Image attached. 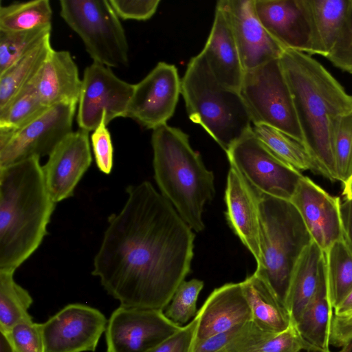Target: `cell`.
I'll return each mask as SVG.
<instances>
[{"instance_id": "cell-9", "label": "cell", "mask_w": 352, "mask_h": 352, "mask_svg": "<svg viewBox=\"0 0 352 352\" xmlns=\"http://www.w3.org/2000/svg\"><path fill=\"white\" fill-rule=\"evenodd\" d=\"M234 168L258 193L289 201L301 172L276 157L252 129L226 152Z\"/></svg>"}, {"instance_id": "cell-44", "label": "cell", "mask_w": 352, "mask_h": 352, "mask_svg": "<svg viewBox=\"0 0 352 352\" xmlns=\"http://www.w3.org/2000/svg\"><path fill=\"white\" fill-rule=\"evenodd\" d=\"M342 195L344 199H352V175L349 177L343 183Z\"/></svg>"}, {"instance_id": "cell-32", "label": "cell", "mask_w": 352, "mask_h": 352, "mask_svg": "<svg viewBox=\"0 0 352 352\" xmlns=\"http://www.w3.org/2000/svg\"><path fill=\"white\" fill-rule=\"evenodd\" d=\"M15 271L0 270V331L6 332L17 323L32 318L28 309L33 300L14 279Z\"/></svg>"}, {"instance_id": "cell-36", "label": "cell", "mask_w": 352, "mask_h": 352, "mask_svg": "<svg viewBox=\"0 0 352 352\" xmlns=\"http://www.w3.org/2000/svg\"><path fill=\"white\" fill-rule=\"evenodd\" d=\"M203 287L204 282L201 280H184L164 310L165 316L179 326L186 324L196 316L197 301Z\"/></svg>"}, {"instance_id": "cell-46", "label": "cell", "mask_w": 352, "mask_h": 352, "mask_svg": "<svg viewBox=\"0 0 352 352\" xmlns=\"http://www.w3.org/2000/svg\"><path fill=\"white\" fill-rule=\"evenodd\" d=\"M339 352H352V338L342 347Z\"/></svg>"}, {"instance_id": "cell-24", "label": "cell", "mask_w": 352, "mask_h": 352, "mask_svg": "<svg viewBox=\"0 0 352 352\" xmlns=\"http://www.w3.org/2000/svg\"><path fill=\"white\" fill-rule=\"evenodd\" d=\"M324 266V252L312 241L300 254L291 276L286 307L295 325L316 293Z\"/></svg>"}, {"instance_id": "cell-18", "label": "cell", "mask_w": 352, "mask_h": 352, "mask_svg": "<svg viewBox=\"0 0 352 352\" xmlns=\"http://www.w3.org/2000/svg\"><path fill=\"white\" fill-rule=\"evenodd\" d=\"M254 7L263 26L284 50L310 55V30L301 0H254Z\"/></svg>"}, {"instance_id": "cell-29", "label": "cell", "mask_w": 352, "mask_h": 352, "mask_svg": "<svg viewBox=\"0 0 352 352\" xmlns=\"http://www.w3.org/2000/svg\"><path fill=\"white\" fill-rule=\"evenodd\" d=\"M252 131L270 151L292 168L301 173L309 170L323 176L321 168L306 148L285 133L264 124H252Z\"/></svg>"}, {"instance_id": "cell-38", "label": "cell", "mask_w": 352, "mask_h": 352, "mask_svg": "<svg viewBox=\"0 0 352 352\" xmlns=\"http://www.w3.org/2000/svg\"><path fill=\"white\" fill-rule=\"evenodd\" d=\"M327 58L335 67L352 74V0H349L343 25Z\"/></svg>"}, {"instance_id": "cell-40", "label": "cell", "mask_w": 352, "mask_h": 352, "mask_svg": "<svg viewBox=\"0 0 352 352\" xmlns=\"http://www.w3.org/2000/svg\"><path fill=\"white\" fill-rule=\"evenodd\" d=\"M105 116L103 113L100 123L93 131L91 141L97 167L102 173L108 175L113 168V148Z\"/></svg>"}, {"instance_id": "cell-17", "label": "cell", "mask_w": 352, "mask_h": 352, "mask_svg": "<svg viewBox=\"0 0 352 352\" xmlns=\"http://www.w3.org/2000/svg\"><path fill=\"white\" fill-rule=\"evenodd\" d=\"M91 160L89 132L82 129L72 132L54 148L42 169L55 203L73 196Z\"/></svg>"}, {"instance_id": "cell-4", "label": "cell", "mask_w": 352, "mask_h": 352, "mask_svg": "<svg viewBox=\"0 0 352 352\" xmlns=\"http://www.w3.org/2000/svg\"><path fill=\"white\" fill-rule=\"evenodd\" d=\"M151 145L154 177L161 194L192 230L203 231L204 206L215 195L212 171L180 129L167 124L154 129Z\"/></svg>"}, {"instance_id": "cell-42", "label": "cell", "mask_w": 352, "mask_h": 352, "mask_svg": "<svg viewBox=\"0 0 352 352\" xmlns=\"http://www.w3.org/2000/svg\"><path fill=\"white\" fill-rule=\"evenodd\" d=\"M198 324L197 316L175 333L148 352H190Z\"/></svg>"}, {"instance_id": "cell-25", "label": "cell", "mask_w": 352, "mask_h": 352, "mask_svg": "<svg viewBox=\"0 0 352 352\" xmlns=\"http://www.w3.org/2000/svg\"><path fill=\"white\" fill-rule=\"evenodd\" d=\"M315 347L301 336L294 323L282 332L272 333L250 320L238 328L223 352H300Z\"/></svg>"}, {"instance_id": "cell-34", "label": "cell", "mask_w": 352, "mask_h": 352, "mask_svg": "<svg viewBox=\"0 0 352 352\" xmlns=\"http://www.w3.org/2000/svg\"><path fill=\"white\" fill-rule=\"evenodd\" d=\"M52 25L8 32L0 30V74L50 36Z\"/></svg>"}, {"instance_id": "cell-37", "label": "cell", "mask_w": 352, "mask_h": 352, "mask_svg": "<svg viewBox=\"0 0 352 352\" xmlns=\"http://www.w3.org/2000/svg\"><path fill=\"white\" fill-rule=\"evenodd\" d=\"M12 352H45L41 323H36L32 318L24 320L6 332Z\"/></svg>"}, {"instance_id": "cell-2", "label": "cell", "mask_w": 352, "mask_h": 352, "mask_svg": "<svg viewBox=\"0 0 352 352\" xmlns=\"http://www.w3.org/2000/svg\"><path fill=\"white\" fill-rule=\"evenodd\" d=\"M280 62L293 96L307 151L321 168L323 177L337 181L333 122L352 111V95L311 55L285 50Z\"/></svg>"}, {"instance_id": "cell-11", "label": "cell", "mask_w": 352, "mask_h": 352, "mask_svg": "<svg viewBox=\"0 0 352 352\" xmlns=\"http://www.w3.org/2000/svg\"><path fill=\"white\" fill-rule=\"evenodd\" d=\"M133 89L134 85L119 78L110 67L93 62L82 79L76 118L79 129L94 131L103 113L107 125L115 118H125Z\"/></svg>"}, {"instance_id": "cell-30", "label": "cell", "mask_w": 352, "mask_h": 352, "mask_svg": "<svg viewBox=\"0 0 352 352\" xmlns=\"http://www.w3.org/2000/svg\"><path fill=\"white\" fill-rule=\"evenodd\" d=\"M328 298L333 309L352 291V252L345 239L324 253Z\"/></svg>"}, {"instance_id": "cell-35", "label": "cell", "mask_w": 352, "mask_h": 352, "mask_svg": "<svg viewBox=\"0 0 352 352\" xmlns=\"http://www.w3.org/2000/svg\"><path fill=\"white\" fill-rule=\"evenodd\" d=\"M333 147L337 181L343 183L352 175V111L334 120Z\"/></svg>"}, {"instance_id": "cell-41", "label": "cell", "mask_w": 352, "mask_h": 352, "mask_svg": "<svg viewBox=\"0 0 352 352\" xmlns=\"http://www.w3.org/2000/svg\"><path fill=\"white\" fill-rule=\"evenodd\" d=\"M117 16L123 20L146 21L156 12L160 0H109Z\"/></svg>"}, {"instance_id": "cell-43", "label": "cell", "mask_w": 352, "mask_h": 352, "mask_svg": "<svg viewBox=\"0 0 352 352\" xmlns=\"http://www.w3.org/2000/svg\"><path fill=\"white\" fill-rule=\"evenodd\" d=\"M344 239L352 252V199H344L341 204Z\"/></svg>"}, {"instance_id": "cell-31", "label": "cell", "mask_w": 352, "mask_h": 352, "mask_svg": "<svg viewBox=\"0 0 352 352\" xmlns=\"http://www.w3.org/2000/svg\"><path fill=\"white\" fill-rule=\"evenodd\" d=\"M47 108L43 103L33 79L0 109V133H11L20 129Z\"/></svg>"}, {"instance_id": "cell-15", "label": "cell", "mask_w": 352, "mask_h": 352, "mask_svg": "<svg viewBox=\"0 0 352 352\" xmlns=\"http://www.w3.org/2000/svg\"><path fill=\"white\" fill-rule=\"evenodd\" d=\"M289 201L299 212L312 241L324 253L334 243L344 239L339 197L330 195L302 175Z\"/></svg>"}, {"instance_id": "cell-6", "label": "cell", "mask_w": 352, "mask_h": 352, "mask_svg": "<svg viewBox=\"0 0 352 352\" xmlns=\"http://www.w3.org/2000/svg\"><path fill=\"white\" fill-rule=\"evenodd\" d=\"M258 208L261 258L254 273L286 307L293 269L312 239L290 201L259 194Z\"/></svg>"}, {"instance_id": "cell-33", "label": "cell", "mask_w": 352, "mask_h": 352, "mask_svg": "<svg viewBox=\"0 0 352 352\" xmlns=\"http://www.w3.org/2000/svg\"><path fill=\"white\" fill-rule=\"evenodd\" d=\"M52 10L48 0H35L0 6V30L15 32L50 25Z\"/></svg>"}, {"instance_id": "cell-3", "label": "cell", "mask_w": 352, "mask_h": 352, "mask_svg": "<svg viewBox=\"0 0 352 352\" xmlns=\"http://www.w3.org/2000/svg\"><path fill=\"white\" fill-rule=\"evenodd\" d=\"M55 205L39 158L0 168V270L15 271L38 249Z\"/></svg>"}, {"instance_id": "cell-14", "label": "cell", "mask_w": 352, "mask_h": 352, "mask_svg": "<svg viewBox=\"0 0 352 352\" xmlns=\"http://www.w3.org/2000/svg\"><path fill=\"white\" fill-rule=\"evenodd\" d=\"M181 82L174 65L159 62L134 85L125 118L152 130L167 124L175 113L181 94Z\"/></svg>"}, {"instance_id": "cell-13", "label": "cell", "mask_w": 352, "mask_h": 352, "mask_svg": "<svg viewBox=\"0 0 352 352\" xmlns=\"http://www.w3.org/2000/svg\"><path fill=\"white\" fill-rule=\"evenodd\" d=\"M107 322L97 309L67 305L41 323L45 352L95 351Z\"/></svg>"}, {"instance_id": "cell-19", "label": "cell", "mask_w": 352, "mask_h": 352, "mask_svg": "<svg viewBox=\"0 0 352 352\" xmlns=\"http://www.w3.org/2000/svg\"><path fill=\"white\" fill-rule=\"evenodd\" d=\"M258 195L239 173L230 167L224 197L226 218L256 263L261 258Z\"/></svg>"}, {"instance_id": "cell-12", "label": "cell", "mask_w": 352, "mask_h": 352, "mask_svg": "<svg viewBox=\"0 0 352 352\" xmlns=\"http://www.w3.org/2000/svg\"><path fill=\"white\" fill-rule=\"evenodd\" d=\"M181 327L163 310L120 306L107 322V352H148Z\"/></svg>"}, {"instance_id": "cell-39", "label": "cell", "mask_w": 352, "mask_h": 352, "mask_svg": "<svg viewBox=\"0 0 352 352\" xmlns=\"http://www.w3.org/2000/svg\"><path fill=\"white\" fill-rule=\"evenodd\" d=\"M352 338V291L334 308L329 345L342 347Z\"/></svg>"}, {"instance_id": "cell-27", "label": "cell", "mask_w": 352, "mask_h": 352, "mask_svg": "<svg viewBox=\"0 0 352 352\" xmlns=\"http://www.w3.org/2000/svg\"><path fill=\"white\" fill-rule=\"evenodd\" d=\"M332 316L333 308L328 298L324 266L316 292L296 326L301 336L310 344L322 350H329Z\"/></svg>"}, {"instance_id": "cell-5", "label": "cell", "mask_w": 352, "mask_h": 352, "mask_svg": "<svg viewBox=\"0 0 352 352\" xmlns=\"http://www.w3.org/2000/svg\"><path fill=\"white\" fill-rule=\"evenodd\" d=\"M181 94L189 119L201 125L226 153L252 129V122L239 91L215 78L201 52L187 65Z\"/></svg>"}, {"instance_id": "cell-7", "label": "cell", "mask_w": 352, "mask_h": 352, "mask_svg": "<svg viewBox=\"0 0 352 352\" xmlns=\"http://www.w3.org/2000/svg\"><path fill=\"white\" fill-rule=\"evenodd\" d=\"M239 93L252 124H264L277 129L300 143L307 151L306 139L280 58L244 71Z\"/></svg>"}, {"instance_id": "cell-45", "label": "cell", "mask_w": 352, "mask_h": 352, "mask_svg": "<svg viewBox=\"0 0 352 352\" xmlns=\"http://www.w3.org/2000/svg\"><path fill=\"white\" fill-rule=\"evenodd\" d=\"M0 333L1 352H12L10 344L6 336L3 333Z\"/></svg>"}, {"instance_id": "cell-8", "label": "cell", "mask_w": 352, "mask_h": 352, "mask_svg": "<svg viewBox=\"0 0 352 352\" xmlns=\"http://www.w3.org/2000/svg\"><path fill=\"white\" fill-rule=\"evenodd\" d=\"M60 14L93 59L109 67H126L129 45L109 0H61Z\"/></svg>"}, {"instance_id": "cell-10", "label": "cell", "mask_w": 352, "mask_h": 352, "mask_svg": "<svg viewBox=\"0 0 352 352\" xmlns=\"http://www.w3.org/2000/svg\"><path fill=\"white\" fill-rule=\"evenodd\" d=\"M76 104L48 107L20 129L0 133V168L32 158L49 156L72 131Z\"/></svg>"}, {"instance_id": "cell-23", "label": "cell", "mask_w": 352, "mask_h": 352, "mask_svg": "<svg viewBox=\"0 0 352 352\" xmlns=\"http://www.w3.org/2000/svg\"><path fill=\"white\" fill-rule=\"evenodd\" d=\"M349 0H301L310 30V55L327 58L343 25Z\"/></svg>"}, {"instance_id": "cell-20", "label": "cell", "mask_w": 352, "mask_h": 352, "mask_svg": "<svg viewBox=\"0 0 352 352\" xmlns=\"http://www.w3.org/2000/svg\"><path fill=\"white\" fill-rule=\"evenodd\" d=\"M195 340H203L252 320V313L241 283L216 288L197 313Z\"/></svg>"}, {"instance_id": "cell-22", "label": "cell", "mask_w": 352, "mask_h": 352, "mask_svg": "<svg viewBox=\"0 0 352 352\" xmlns=\"http://www.w3.org/2000/svg\"><path fill=\"white\" fill-rule=\"evenodd\" d=\"M34 82L43 103L47 107L78 102L82 80L68 51L53 50Z\"/></svg>"}, {"instance_id": "cell-26", "label": "cell", "mask_w": 352, "mask_h": 352, "mask_svg": "<svg viewBox=\"0 0 352 352\" xmlns=\"http://www.w3.org/2000/svg\"><path fill=\"white\" fill-rule=\"evenodd\" d=\"M252 313V321L259 328L280 333L293 323L285 306L268 284L255 273L241 282Z\"/></svg>"}, {"instance_id": "cell-47", "label": "cell", "mask_w": 352, "mask_h": 352, "mask_svg": "<svg viewBox=\"0 0 352 352\" xmlns=\"http://www.w3.org/2000/svg\"><path fill=\"white\" fill-rule=\"evenodd\" d=\"M305 352H331L330 350H322L319 348L315 347L309 350L305 351Z\"/></svg>"}, {"instance_id": "cell-1", "label": "cell", "mask_w": 352, "mask_h": 352, "mask_svg": "<svg viewBox=\"0 0 352 352\" xmlns=\"http://www.w3.org/2000/svg\"><path fill=\"white\" fill-rule=\"evenodd\" d=\"M108 226L92 274L120 306L164 310L190 272L195 234L151 182L129 186Z\"/></svg>"}, {"instance_id": "cell-16", "label": "cell", "mask_w": 352, "mask_h": 352, "mask_svg": "<svg viewBox=\"0 0 352 352\" xmlns=\"http://www.w3.org/2000/svg\"><path fill=\"white\" fill-rule=\"evenodd\" d=\"M216 6L230 25L244 71L280 58L285 50L260 22L254 0H221Z\"/></svg>"}, {"instance_id": "cell-21", "label": "cell", "mask_w": 352, "mask_h": 352, "mask_svg": "<svg viewBox=\"0 0 352 352\" xmlns=\"http://www.w3.org/2000/svg\"><path fill=\"white\" fill-rule=\"evenodd\" d=\"M201 52L215 78L224 86L239 91L244 70L230 25L217 6Z\"/></svg>"}, {"instance_id": "cell-28", "label": "cell", "mask_w": 352, "mask_h": 352, "mask_svg": "<svg viewBox=\"0 0 352 352\" xmlns=\"http://www.w3.org/2000/svg\"><path fill=\"white\" fill-rule=\"evenodd\" d=\"M53 50L49 36L0 74V109L34 78Z\"/></svg>"}]
</instances>
